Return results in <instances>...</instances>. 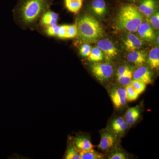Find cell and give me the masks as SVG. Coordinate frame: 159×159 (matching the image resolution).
Instances as JSON below:
<instances>
[{
    "label": "cell",
    "instance_id": "obj_35",
    "mask_svg": "<svg viewBox=\"0 0 159 159\" xmlns=\"http://www.w3.org/2000/svg\"><path fill=\"white\" fill-rule=\"evenodd\" d=\"M158 43H159V36H158Z\"/></svg>",
    "mask_w": 159,
    "mask_h": 159
},
{
    "label": "cell",
    "instance_id": "obj_29",
    "mask_svg": "<svg viewBox=\"0 0 159 159\" xmlns=\"http://www.w3.org/2000/svg\"><path fill=\"white\" fill-rule=\"evenodd\" d=\"M68 25H63L60 26L59 32H58L57 38L61 39H66L67 29Z\"/></svg>",
    "mask_w": 159,
    "mask_h": 159
},
{
    "label": "cell",
    "instance_id": "obj_4",
    "mask_svg": "<svg viewBox=\"0 0 159 159\" xmlns=\"http://www.w3.org/2000/svg\"><path fill=\"white\" fill-rule=\"evenodd\" d=\"M92 73L100 81L109 79L113 73L112 66L108 63H94L91 66Z\"/></svg>",
    "mask_w": 159,
    "mask_h": 159
},
{
    "label": "cell",
    "instance_id": "obj_15",
    "mask_svg": "<svg viewBox=\"0 0 159 159\" xmlns=\"http://www.w3.org/2000/svg\"><path fill=\"white\" fill-rule=\"evenodd\" d=\"M66 8L70 12L77 14L81 10L84 0H64Z\"/></svg>",
    "mask_w": 159,
    "mask_h": 159
},
{
    "label": "cell",
    "instance_id": "obj_24",
    "mask_svg": "<svg viewBox=\"0 0 159 159\" xmlns=\"http://www.w3.org/2000/svg\"><path fill=\"white\" fill-rule=\"evenodd\" d=\"M130 84L139 93V95L143 93L146 89V84L144 83L139 81V80H131Z\"/></svg>",
    "mask_w": 159,
    "mask_h": 159
},
{
    "label": "cell",
    "instance_id": "obj_21",
    "mask_svg": "<svg viewBox=\"0 0 159 159\" xmlns=\"http://www.w3.org/2000/svg\"><path fill=\"white\" fill-rule=\"evenodd\" d=\"M60 25L57 24L42 28L43 32L46 36L51 37H57L59 32Z\"/></svg>",
    "mask_w": 159,
    "mask_h": 159
},
{
    "label": "cell",
    "instance_id": "obj_10",
    "mask_svg": "<svg viewBox=\"0 0 159 159\" xmlns=\"http://www.w3.org/2000/svg\"><path fill=\"white\" fill-rule=\"evenodd\" d=\"M89 5L93 12L99 16L106 13L107 7L106 0H90Z\"/></svg>",
    "mask_w": 159,
    "mask_h": 159
},
{
    "label": "cell",
    "instance_id": "obj_23",
    "mask_svg": "<svg viewBox=\"0 0 159 159\" xmlns=\"http://www.w3.org/2000/svg\"><path fill=\"white\" fill-rule=\"evenodd\" d=\"M66 159H80L79 151L74 146H70L65 156Z\"/></svg>",
    "mask_w": 159,
    "mask_h": 159
},
{
    "label": "cell",
    "instance_id": "obj_9",
    "mask_svg": "<svg viewBox=\"0 0 159 159\" xmlns=\"http://www.w3.org/2000/svg\"><path fill=\"white\" fill-rule=\"evenodd\" d=\"M133 76L134 80L142 81L146 84H150L152 82L151 73L145 67L141 66L137 69Z\"/></svg>",
    "mask_w": 159,
    "mask_h": 159
},
{
    "label": "cell",
    "instance_id": "obj_27",
    "mask_svg": "<svg viewBox=\"0 0 159 159\" xmlns=\"http://www.w3.org/2000/svg\"><path fill=\"white\" fill-rule=\"evenodd\" d=\"M91 50V47L89 45H83L80 49V54L83 57H87L90 54Z\"/></svg>",
    "mask_w": 159,
    "mask_h": 159
},
{
    "label": "cell",
    "instance_id": "obj_12",
    "mask_svg": "<svg viewBox=\"0 0 159 159\" xmlns=\"http://www.w3.org/2000/svg\"><path fill=\"white\" fill-rule=\"evenodd\" d=\"M137 31L142 39L148 41L154 39V31L148 23L142 22L138 28Z\"/></svg>",
    "mask_w": 159,
    "mask_h": 159
},
{
    "label": "cell",
    "instance_id": "obj_5",
    "mask_svg": "<svg viewBox=\"0 0 159 159\" xmlns=\"http://www.w3.org/2000/svg\"><path fill=\"white\" fill-rule=\"evenodd\" d=\"M58 18V14L52 11L50 9H48L42 16L37 26L44 28L53 25L57 24Z\"/></svg>",
    "mask_w": 159,
    "mask_h": 159
},
{
    "label": "cell",
    "instance_id": "obj_31",
    "mask_svg": "<svg viewBox=\"0 0 159 159\" xmlns=\"http://www.w3.org/2000/svg\"><path fill=\"white\" fill-rule=\"evenodd\" d=\"M128 125L127 122L124 121L118 127L113 129V131L116 133H120L124 131L126 129L128 128Z\"/></svg>",
    "mask_w": 159,
    "mask_h": 159
},
{
    "label": "cell",
    "instance_id": "obj_11",
    "mask_svg": "<svg viewBox=\"0 0 159 159\" xmlns=\"http://www.w3.org/2000/svg\"><path fill=\"white\" fill-rule=\"evenodd\" d=\"M143 42L142 40L131 33L128 34L126 40L124 41L125 49L130 52L140 48Z\"/></svg>",
    "mask_w": 159,
    "mask_h": 159
},
{
    "label": "cell",
    "instance_id": "obj_32",
    "mask_svg": "<svg viewBox=\"0 0 159 159\" xmlns=\"http://www.w3.org/2000/svg\"><path fill=\"white\" fill-rule=\"evenodd\" d=\"M124 121H125L124 119L122 117H119L117 119H115L111 124L112 129L113 130L118 127Z\"/></svg>",
    "mask_w": 159,
    "mask_h": 159
},
{
    "label": "cell",
    "instance_id": "obj_13",
    "mask_svg": "<svg viewBox=\"0 0 159 159\" xmlns=\"http://www.w3.org/2000/svg\"><path fill=\"white\" fill-rule=\"evenodd\" d=\"M115 142V137L112 134L108 133H105L102 134L101 136L98 148L102 150H107L113 145Z\"/></svg>",
    "mask_w": 159,
    "mask_h": 159
},
{
    "label": "cell",
    "instance_id": "obj_26",
    "mask_svg": "<svg viewBox=\"0 0 159 159\" xmlns=\"http://www.w3.org/2000/svg\"><path fill=\"white\" fill-rule=\"evenodd\" d=\"M133 74H129V75H124V76L118 77L117 79L121 84L126 86L130 83Z\"/></svg>",
    "mask_w": 159,
    "mask_h": 159
},
{
    "label": "cell",
    "instance_id": "obj_22",
    "mask_svg": "<svg viewBox=\"0 0 159 159\" xmlns=\"http://www.w3.org/2000/svg\"><path fill=\"white\" fill-rule=\"evenodd\" d=\"M125 91L126 94V100L128 101H133L136 100L139 97V94L136 90L132 86L129 84V85L125 86Z\"/></svg>",
    "mask_w": 159,
    "mask_h": 159
},
{
    "label": "cell",
    "instance_id": "obj_8",
    "mask_svg": "<svg viewBox=\"0 0 159 159\" xmlns=\"http://www.w3.org/2000/svg\"><path fill=\"white\" fill-rule=\"evenodd\" d=\"M111 99L116 108H120L126 102V94L125 89L118 88L114 90L111 93Z\"/></svg>",
    "mask_w": 159,
    "mask_h": 159
},
{
    "label": "cell",
    "instance_id": "obj_6",
    "mask_svg": "<svg viewBox=\"0 0 159 159\" xmlns=\"http://www.w3.org/2000/svg\"><path fill=\"white\" fill-rule=\"evenodd\" d=\"M139 11L147 17L151 16L157 9V0H138Z\"/></svg>",
    "mask_w": 159,
    "mask_h": 159
},
{
    "label": "cell",
    "instance_id": "obj_2",
    "mask_svg": "<svg viewBox=\"0 0 159 159\" xmlns=\"http://www.w3.org/2000/svg\"><path fill=\"white\" fill-rule=\"evenodd\" d=\"M116 22L120 29L135 32L143 22V17L136 6L133 4H126L121 6Z\"/></svg>",
    "mask_w": 159,
    "mask_h": 159
},
{
    "label": "cell",
    "instance_id": "obj_7",
    "mask_svg": "<svg viewBox=\"0 0 159 159\" xmlns=\"http://www.w3.org/2000/svg\"><path fill=\"white\" fill-rule=\"evenodd\" d=\"M97 45L107 57L112 58L118 54V50L113 43L108 39L100 40L98 42Z\"/></svg>",
    "mask_w": 159,
    "mask_h": 159
},
{
    "label": "cell",
    "instance_id": "obj_20",
    "mask_svg": "<svg viewBox=\"0 0 159 159\" xmlns=\"http://www.w3.org/2000/svg\"><path fill=\"white\" fill-rule=\"evenodd\" d=\"M103 57L102 51L97 47L91 50L90 54L89 56V60L90 61L98 62L102 61Z\"/></svg>",
    "mask_w": 159,
    "mask_h": 159
},
{
    "label": "cell",
    "instance_id": "obj_28",
    "mask_svg": "<svg viewBox=\"0 0 159 159\" xmlns=\"http://www.w3.org/2000/svg\"><path fill=\"white\" fill-rule=\"evenodd\" d=\"M133 74L131 71L128 67L124 66H122L119 68L117 72V77L124 76V75Z\"/></svg>",
    "mask_w": 159,
    "mask_h": 159
},
{
    "label": "cell",
    "instance_id": "obj_18",
    "mask_svg": "<svg viewBox=\"0 0 159 159\" xmlns=\"http://www.w3.org/2000/svg\"><path fill=\"white\" fill-rule=\"evenodd\" d=\"M75 148L79 151L88 150L93 147L89 139L83 137H79L75 140Z\"/></svg>",
    "mask_w": 159,
    "mask_h": 159
},
{
    "label": "cell",
    "instance_id": "obj_16",
    "mask_svg": "<svg viewBox=\"0 0 159 159\" xmlns=\"http://www.w3.org/2000/svg\"><path fill=\"white\" fill-rule=\"evenodd\" d=\"M140 115V110L138 107H131L129 109L125 114V121L128 125H133L139 119Z\"/></svg>",
    "mask_w": 159,
    "mask_h": 159
},
{
    "label": "cell",
    "instance_id": "obj_25",
    "mask_svg": "<svg viewBox=\"0 0 159 159\" xmlns=\"http://www.w3.org/2000/svg\"><path fill=\"white\" fill-rule=\"evenodd\" d=\"M77 34V29L76 25H68L66 39L73 38L76 37Z\"/></svg>",
    "mask_w": 159,
    "mask_h": 159
},
{
    "label": "cell",
    "instance_id": "obj_3",
    "mask_svg": "<svg viewBox=\"0 0 159 159\" xmlns=\"http://www.w3.org/2000/svg\"><path fill=\"white\" fill-rule=\"evenodd\" d=\"M80 39L84 42H95L102 34V29L99 22L88 15L78 18L76 24Z\"/></svg>",
    "mask_w": 159,
    "mask_h": 159
},
{
    "label": "cell",
    "instance_id": "obj_33",
    "mask_svg": "<svg viewBox=\"0 0 159 159\" xmlns=\"http://www.w3.org/2000/svg\"><path fill=\"white\" fill-rule=\"evenodd\" d=\"M126 158V157L124 154L119 152H115L109 157V159H125Z\"/></svg>",
    "mask_w": 159,
    "mask_h": 159
},
{
    "label": "cell",
    "instance_id": "obj_34",
    "mask_svg": "<svg viewBox=\"0 0 159 159\" xmlns=\"http://www.w3.org/2000/svg\"><path fill=\"white\" fill-rule=\"evenodd\" d=\"M125 1H127V2H131L132 3H135L138 2V0H124Z\"/></svg>",
    "mask_w": 159,
    "mask_h": 159
},
{
    "label": "cell",
    "instance_id": "obj_19",
    "mask_svg": "<svg viewBox=\"0 0 159 159\" xmlns=\"http://www.w3.org/2000/svg\"><path fill=\"white\" fill-rule=\"evenodd\" d=\"M79 151V150H78ZM80 159H99L102 158V155L93 148L88 150L79 151Z\"/></svg>",
    "mask_w": 159,
    "mask_h": 159
},
{
    "label": "cell",
    "instance_id": "obj_30",
    "mask_svg": "<svg viewBox=\"0 0 159 159\" xmlns=\"http://www.w3.org/2000/svg\"><path fill=\"white\" fill-rule=\"evenodd\" d=\"M150 22L152 25V27L155 29H159V13L157 12L155 13L150 20Z\"/></svg>",
    "mask_w": 159,
    "mask_h": 159
},
{
    "label": "cell",
    "instance_id": "obj_1",
    "mask_svg": "<svg viewBox=\"0 0 159 159\" xmlns=\"http://www.w3.org/2000/svg\"><path fill=\"white\" fill-rule=\"evenodd\" d=\"M54 0H18L13 9L15 23L23 30H34Z\"/></svg>",
    "mask_w": 159,
    "mask_h": 159
},
{
    "label": "cell",
    "instance_id": "obj_14",
    "mask_svg": "<svg viewBox=\"0 0 159 159\" xmlns=\"http://www.w3.org/2000/svg\"><path fill=\"white\" fill-rule=\"evenodd\" d=\"M145 54L142 51H133L127 55V59L129 62L138 66H142L145 62Z\"/></svg>",
    "mask_w": 159,
    "mask_h": 159
},
{
    "label": "cell",
    "instance_id": "obj_17",
    "mask_svg": "<svg viewBox=\"0 0 159 159\" xmlns=\"http://www.w3.org/2000/svg\"><path fill=\"white\" fill-rule=\"evenodd\" d=\"M148 62L152 69H158L159 67V49L153 48L151 50L148 56Z\"/></svg>",
    "mask_w": 159,
    "mask_h": 159
}]
</instances>
